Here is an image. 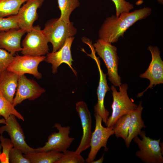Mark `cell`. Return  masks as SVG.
<instances>
[{
    "mask_svg": "<svg viewBox=\"0 0 163 163\" xmlns=\"http://www.w3.org/2000/svg\"><path fill=\"white\" fill-rule=\"evenodd\" d=\"M152 9L144 7L130 12H123L119 17L112 15L104 21L98 32L99 39L112 43L117 42L129 28L136 21L145 18Z\"/></svg>",
    "mask_w": 163,
    "mask_h": 163,
    "instance_id": "1",
    "label": "cell"
},
{
    "mask_svg": "<svg viewBox=\"0 0 163 163\" xmlns=\"http://www.w3.org/2000/svg\"><path fill=\"white\" fill-rule=\"evenodd\" d=\"M42 31L48 42L52 44L53 52L58 50L67 38L74 37L77 32L73 22L68 24L59 18L48 21Z\"/></svg>",
    "mask_w": 163,
    "mask_h": 163,
    "instance_id": "2",
    "label": "cell"
},
{
    "mask_svg": "<svg viewBox=\"0 0 163 163\" xmlns=\"http://www.w3.org/2000/svg\"><path fill=\"white\" fill-rule=\"evenodd\" d=\"M93 46L107 68L109 81L115 86L119 87L122 84L121 77L118 73L119 59L117 55V48L111 43L99 38Z\"/></svg>",
    "mask_w": 163,
    "mask_h": 163,
    "instance_id": "3",
    "label": "cell"
},
{
    "mask_svg": "<svg viewBox=\"0 0 163 163\" xmlns=\"http://www.w3.org/2000/svg\"><path fill=\"white\" fill-rule=\"evenodd\" d=\"M119 88V91H118L115 86L112 85L111 87L113 98L111 105L112 111L106 125L107 127L113 126L120 117L129 114L138 106L128 95V85L126 83L121 84Z\"/></svg>",
    "mask_w": 163,
    "mask_h": 163,
    "instance_id": "4",
    "label": "cell"
},
{
    "mask_svg": "<svg viewBox=\"0 0 163 163\" xmlns=\"http://www.w3.org/2000/svg\"><path fill=\"white\" fill-rule=\"evenodd\" d=\"M139 135L142 139L138 136L133 139L139 149V150L136 152V156L145 163H162L161 138L157 140L151 139L146 136L144 131H141Z\"/></svg>",
    "mask_w": 163,
    "mask_h": 163,
    "instance_id": "5",
    "label": "cell"
},
{
    "mask_svg": "<svg viewBox=\"0 0 163 163\" xmlns=\"http://www.w3.org/2000/svg\"><path fill=\"white\" fill-rule=\"evenodd\" d=\"M48 41L39 25L33 26L22 41L21 53L23 55L40 56L49 52Z\"/></svg>",
    "mask_w": 163,
    "mask_h": 163,
    "instance_id": "6",
    "label": "cell"
},
{
    "mask_svg": "<svg viewBox=\"0 0 163 163\" xmlns=\"http://www.w3.org/2000/svg\"><path fill=\"white\" fill-rule=\"evenodd\" d=\"M95 126L94 132L92 133L90 147L91 150L87 158L85 160L87 163H91L94 160L100 149L104 148L107 151V140L110 137L114 134L113 126L104 127L102 124V119L98 114L95 113Z\"/></svg>",
    "mask_w": 163,
    "mask_h": 163,
    "instance_id": "7",
    "label": "cell"
},
{
    "mask_svg": "<svg viewBox=\"0 0 163 163\" xmlns=\"http://www.w3.org/2000/svg\"><path fill=\"white\" fill-rule=\"evenodd\" d=\"M53 127L56 128L58 132H54L50 135L45 145L35 149L36 152L54 150L63 153L69 147L75 139L74 137L69 136L70 127L69 126H62L59 123H55Z\"/></svg>",
    "mask_w": 163,
    "mask_h": 163,
    "instance_id": "8",
    "label": "cell"
},
{
    "mask_svg": "<svg viewBox=\"0 0 163 163\" xmlns=\"http://www.w3.org/2000/svg\"><path fill=\"white\" fill-rule=\"evenodd\" d=\"M46 58V56H32L18 55L14 56L7 70L18 76L25 74H31L39 79L42 78V75L38 71V66L41 62L45 60Z\"/></svg>",
    "mask_w": 163,
    "mask_h": 163,
    "instance_id": "9",
    "label": "cell"
},
{
    "mask_svg": "<svg viewBox=\"0 0 163 163\" xmlns=\"http://www.w3.org/2000/svg\"><path fill=\"white\" fill-rule=\"evenodd\" d=\"M148 50L150 52L152 59L146 70L140 75V78H145L150 81V84L144 91L139 93L138 97H141L149 88L151 89L157 85L163 83V61L160 55V51L156 46H149Z\"/></svg>",
    "mask_w": 163,
    "mask_h": 163,
    "instance_id": "10",
    "label": "cell"
},
{
    "mask_svg": "<svg viewBox=\"0 0 163 163\" xmlns=\"http://www.w3.org/2000/svg\"><path fill=\"white\" fill-rule=\"evenodd\" d=\"M45 92L36 81L24 75H19L18 86L12 105L15 107L24 100H34Z\"/></svg>",
    "mask_w": 163,
    "mask_h": 163,
    "instance_id": "11",
    "label": "cell"
},
{
    "mask_svg": "<svg viewBox=\"0 0 163 163\" xmlns=\"http://www.w3.org/2000/svg\"><path fill=\"white\" fill-rule=\"evenodd\" d=\"M16 117L11 115L5 120V125L0 127V134L6 132L9 136L14 147L21 149L24 154L36 152L35 149L29 146L26 142L25 137Z\"/></svg>",
    "mask_w": 163,
    "mask_h": 163,
    "instance_id": "12",
    "label": "cell"
},
{
    "mask_svg": "<svg viewBox=\"0 0 163 163\" xmlns=\"http://www.w3.org/2000/svg\"><path fill=\"white\" fill-rule=\"evenodd\" d=\"M44 0H27L23 4L16 14L19 28L27 32L33 27L34 22L38 18V9L42 5Z\"/></svg>",
    "mask_w": 163,
    "mask_h": 163,
    "instance_id": "13",
    "label": "cell"
},
{
    "mask_svg": "<svg viewBox=\"0 0 163 163\" xmlns=\"http://www.w3.org/2000/svg\"><path fill=\"white\" fill-rule=\"evenodd\" d=\"M75 109L81 120L83 135L78 147L75 151L81 154L90 147L92 134V118L91 114L86 103L83 101H78L76 104Z\"/></svg>",
    "mask_w": 163,
    "mask_h": 163,
    "instance_id": "14",
    "label": "cell"
},
{
    "mask_svg": "<svg viewBox=\"0 0 163 163\" xmlns=\"http://www.w3.org/2000/svg\"><path fill=\"white\" fill-rule=\"evenodd\" d=\"M74 39V37L67 38L62 46L57 51L47 54L45 61L52 65V72L56 74L59 67L63 63L67 64L77 76L76 71L72 67V58L71 48Z\"/></svg>",
    "mask_w": 163,
    "mask_h": 163,
    "instance_id": "15",
    "label": "cell"
},
{
    "mask_svg": "<svg viewBox=\"0 0 163 163\" xmlns=\"http://www.w3.org/2000/svg\"><path fill=\"white\" fill-rule=\"evenodd\" d=\"M95 61L98 69L100 78L97 89V101L94 107L95 113L99 115L102 121L106 125L109 113L104 105V99L107 92L110 90L106 79V75L104 74L100 66V62L95 55L92 57Z\"/></svg>",
    "mask_w": 163,
    "mask_h": 163,
    "instance_id": "16",
    "label": "cell"
},
{
    "mask_svg": "<svg viewBox=\"0 0 163 163\" xmlns=\"http://www.w3.org/2000/svg\"><path fill=\"white\" fill-rule=\"evenodd\" d=\"M26 32L20 28L0 32V48L5 49L13 55L16 52L21 51V40Z\"/></svg>",
    "mask_w": 163,
    "mask_h": 163,
    "instance_id": "17",
    "label": "cell"
},
{
    "mask_svg": "<svg viewBox=\"0 0 163 163\" xmlns=\"http://www.w3.org/2000/svg\"><path fill=\"white\" fill-rule=\"evenodd\" d=\"M18 75L7 70L0 75V91L12 104L18 86Z\"/></svg>",
    "mask_w": 163,
    "mask_h": 163,
    "instance_id": "18",
    "label": "cell"
},
{
    "mask_svg": "<svg viewBox=\"0 0 163 163\" xmlns=\"http://www.w3.org/2000/svg\"><path fill=\"white\" fill-rule=\"evenodd\" d=\"M143 109L142 102L140 101L137 108L129 114L130 115V120L128 136L125 141L127 148L129 147L134 138L139 135L141 131V129L146 127L142 118L141 114Z\"/></svg>",
    "mask_w": 163,
    "mask_h": 163,
    "instance_id": "19",
    "label": "cell"
},
{
    "mask_svg": "<svg viewBox=\"0 0 163 163\" xmlns=\"http://www.w3.org/2000/svg\"><path fill=\"white\" fill-rule=\"evenodd\" d=\"M63 153L54 150L30 152L23 155L30 163H56Z\"/></svg>",
    "mask_w": 163,
    "mask_h": 163,
    "instance_id": "20",
    "label": "cell"
},
{
    "mask_svg": "<svg viewBox=\"0 0 163 163\" xmlns=\"http://www.w3.org/2000/svg\"><path fill=\"white\" fill-rule=\"evenodd\" d=\"M27 0H0V17L18 14L22 5Z\"/></svg>",
    "mask_w": 163,
    "mask_h": 163,
    "instance_id": "21",
    "label": "cell"
},
{
    "mask_svg": "<svg viewBox=\"0 0 163 163\" xmlns=\"http://www.w3.org/2000/svg\"><path fill=\"white\" fill-rule=\"evenodd\" d=\"M58 7L61 11L60 20L70 24V17L72 12L80 5L79 0H57Z\"/></svg>",
    "mask_w": 163,
    "mask_h": 163,
    "instance_id": "22",
    "label": "cell"
},
{
    "mask_svg": "<svg viewBox=\"0 0 163 163\" xmlns=\"http://www.w3.org/2000/svg\"><path fill=\"white\" fill-rule=\"evenodd\" d=\"M130 115L127 114L118 119L113 126L114 134L117 138L121 137L125 141L128 136Z\"/></svg>",
    "mask_w": 163,
    "mask_h": 163,
    "instance_id": "23",
    "label": "cell"
},
{
    "mask_svg": "<svg viewBox=\"0 0 163 163\" xmlns=\"http://www.w3.org/2000/svg\"><path fill=\"white\" fill-rule=\"evenodd\" d=\"M11 114H13L18 119L24 121L23 116L7 100L0 91V116H2L6 120Z\"/></svg>",
    "mask_w": 163,
    "mask_h": 163,
    "instance_id": "24",
    "label": "cell"
},
{
    "mask_svg": "<svg viewBox=\"0 0 163 163\" xmlns=\"http://www.w3.org/2000/svg\"><path fill=\"white\" fill-rule=\"evenodd\" d=\"M85 160L80 155L75 151L67 150L56 163H84Z\"/></svg>",
    "mask_w": 163,
    "mask_h": 163,
    "instance_id": "25",
    "label": "cell"
},
{
    "mask_svg": "<svg viewBox=\"0 0 163 163\" xmlns=\"http://www.w3.org/2000/svg\"><path fill=\"white\" fill-rule=\"evenodd\" d=\"M0 145L2 148L1 154V163H9V154L11 149L14 147L11 140L7 138H5L2 135L0 136Z\"/></svg>",
    "mask_w": 163,
    "mask_h": 163,
    "instance_id": "26",
    "label": "cell"
},
{
    "mask_svg": "<svg viewBox=\"0 0 163 163\" xmlns=\"http://www.w3.org/2000/svg\"><path fill=\"white\" fill-rule=\"evenodd\" d=\"M16 15L5 18L0 17V32L13 29H19Z\"/></svg>",
    "mask_w": 163,
    "mask_h": 163,
    "instance_id": "27",
    "label": "cell"
},
{
    "mask_svg": "<svg viewBox=\"0 0 163 163\" xmlns=\"http://www.w3.org/2000/svg\"><path fill=\"white\" fill-rule=\"evenodd\" d=\"M14 56L6 50L0 48V75L7 69Z\"/></svg>",
    "mask_w": 163,
    "mask_h": 163,
    "instance_id": "28",
    "label": "cell"
},
{
    "mask_svg": "<svg viewBox=\"0 0 163 163\" xmlns=\"http://www.w3.org/2000/svg\"><path fill=\"white\" fill-rule=\"evenodd\" d=\"M22 151L19 149L13 147L10 150L9 156L11 163H30L29 161L23 155Z\"/></svg>",
    "mask_w": 163,
    "mask_h": 163,
    "instance_id": "29",
    "label": "cell"
},
{
    "mask_svg": "<svg viewBox=\"0 0 163 163\" xmlns=\"http://www.w3.org/2000/svg\"><path fill=\"white\" fill-rule=\"evenodd\" d=\"M115 4L116 9V16L119 17L123 12H129L134 8L133 5L125 0H111Z\"/></svg>",
    "mask_w": 163,
    "mask_h": 163,
    "instance_id": "30",
    "label": "cell"
},
{
    "mask_svg": "<svg viewBox=\"0 0 163 163\" xmlns=\"http://www.w3.org/2000/svg\"><path fill=\"white\" fill-rule=\"evenodd\" d=\"M104 160V154H103L102 157L99 159L94 161V160L92 161L91 163H102L103 161Z\"/></svg>",
    "mask_w": 163,
    "mask_h": 163,
    "instance_id": "31",
    "label": "cell"
},
{
    "mask_svg": "<svg viewBox=\"0 0 163 163\" xmlns=\"http://www.w3.org/2000/svg\"><path fill=\"white\" fill-rule=\"evenodd\" d=\"M5 123V120L4 119H0V123Z\"/></svg>",
    "mask_w": 163,
    "mask_h": 163,
    "instance_id": "32",
    "label": "cell"
},
{
    "mask_svg": "<svg viewBox=\"0 0 163 163\" xmlns=\"http://www.w3.org/2000/svg\"><path fill=\"white\" fill-rule=\"evenodd\" d=\"M158 2L159 3L163 4V0H158Z\"/></svg>",
    "mask_w": 163,
    "mask_h": 163,
    "instance_id": "33",
    "label": "cell"
},
{
    "mask_svg": "<svg viewBox=\"0 0 163 163\" xmlns=\"http://www.w3.org/2000/svg\"><path fill=\"white\" fill-rule=\"evenodd\" d=\"M1 146L0 144V163H1Z\"/></svg>",
    "mask_w": 163,
    "mask_h": 163,
    "instance_id": "34",
    "label": "cell"
}]
</instances>
